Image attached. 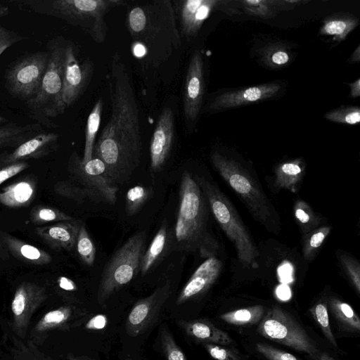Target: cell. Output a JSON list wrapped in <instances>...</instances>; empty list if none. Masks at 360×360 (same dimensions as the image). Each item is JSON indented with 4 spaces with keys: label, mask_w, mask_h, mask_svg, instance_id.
<instances>
[{
    "label": "cell",
    "mask_w": 360,
    "mask_h": 360,
    "mask_svg": "<svg viewBox=\"0 0 360 360\" xmlns=\"http://www.w3.org/2000/svg\"><path fill=\"white\" fill-rule=\"evenodd\" d=\"M110 116L95 142L93 157L105 165L112 182L128 181L141 159L139 108L127 68L118 53L111 59L108 76Z\"/></svg>",
    "instance_id": "cell-1"
},
{
    "label": "cell",
    "mask_w": 360,
    "mask_h": 360,
    "mask_svg": "<svg viewBox=\"0 0 360 360\" xmlns=\"http://www.w3.org/2000/svg\"><path fill=\"white\" fill-rule=\"evenodd\" d=\"M126 26L134 56L153 65L167 60L181 46L174 8L169 0H153L130 7Z\"/></svg>",
    "instance_id": "cell-2"
},
{
    "label": "cell",
    "mask_w": 360,
    "mask_h": 360,
    "mask_svg": "<svg viewBox=\"0 0 360 360\" xmlns=\"http://www.w3.org/2000/svg\"><path fill=\"white\" fill-rule=\"evenodd\" d=\"M206 198L191 174L184 171L179 188V204L174 236L180 250L197 252L202 257H214L219 245L208 231Z\"/></svg>",
    "instance_id": "cell-3"
},
{
    "label": "cell",
    "mask_w": 360,
    "mask_h": 360,
    "mask_svg": "<svg viewBox=\"0 0 360 360\" xmlns=\"http://www.w3.org/2000/svg\"><path fill=\"white\" fill-rule=\"evenodd\" d=\"M68 169L71 180L58 182L55 191L78 203L86 200L114 205L117 186L109 178L105 165L97 158L84 163L76 152L71 155Z\"/></svg>",
    "instance_id": "cell-4"
},
{
    "label": "cell",
    "mask_w": 360,
    "mask_h": 360,
    "mask_svg": "<svg viewBox=\"0 0 360 360\" xmlns=\"http://www.w3.org/2000/svg\"><path fill=\"white\" fill-rule=\"evenodd\" d=\"M34 11L61 18L80 27L98 44L107 35L106 14L122 0H52L31 2Z\"/></svg>",
    "instance_id": "cell-5"
},
{
    "label": "cell",
    "mask_w": 360,
    "mask_h": 360,
    "mask_svg": "<svg viewBox=\"0 0 360 360\" xmlns=\"http://www.w3.org/2000/svg\"><path fill=\"white\" fill-rule=\"evenodd\" d=\"M194 179L202 191L217 221L234 245L240 262L245 266H253L258 252L232 203L210 181L198 176Z\"/></svg>",
    "instance_id": "cell-6"
},
{
    "label": "cell",
    "mask_w": 360,
    "mask_h": 360,
    "mask_svg": "<svg viewBox=\"0 0 360 360\" xmlns=\"http://www.w3.org/2000/svg\"><path fill=\"white\" fill-rule=\"evenodd\" d=\"M146 233H134L117 250L106 264L101 275L97 300L103 304L117 290L129 283L140 271L145 251Z\"/></svg>",
    "instance_id": "cell-7"
},
{
    "label": "cell",
    "mask_w": 360,
    "mask_h": 360,
    "mask_svg": "<svg viewBox=\"0 0 360 360\" xmlns=\"http://www.w3.org/2000/svg\"><path fill=\"white\" fill-rule=\"evenodd\" d=\"M214 167L221 178L243 200L252 214L268 223L271 217L269 201L250 174L237 162L214 152L211 155Z\"/></svg>",
    "instance_id": "cell-8"
},
{
    "label": "cell",
    "mask_w": 360,
    "mask_h": 360,
    "mask_svg": "<svg viewBox=\"0 0 360 360\" xmlns=\"http://www.w3.org/2000/svg\"><path fill=\"white\" fill-rule=\"evenodd\" d=\"M65 46L60 41L48 46L49 63L39 92L27 102L30 108L49 117L63 114L66 108L62 98Z\"/></svg>",
    "instance_id": "cell-9"
},
{
    "label": "cell",
    "mask_w": 360,
    "mask_h": 360,
    "mask_svg": "<svg viewBox=\"0 0 360 360\" xmlns=\"http://www.w3.org/2000/svg\"><path fill=\"white\" fill-rule=\"evenodd\" d=\"M263 337L309 355L316 353V347L304 328L292 316L279 307L269 309L257 328Z\"/></svg>",
    "instance_id": "cell-10"
},
{
    "label": "cell",
    "mask_w": 360,
    "mask_h": 360,
    "mask_svg": "<svg viewBox=\"0 0 360 360\" xmlns=\"http://www.w3.org/2000/svg\"><path fill=\"white\" fill-rule=\"evenodd\" d=\"M49 57V52H37L13 63L6 77L10 94L27 102L34 98L39 92Z\"/></svg>",
    "instance_id": "cell-11"
},
{
    "label": "cell",
    "mask_w": 360,
    "mask_h": 360,
    "mask_svg": "<svg viewBox=\"0 0 360 360\" xmlns=\"http://www.w3.org/2000/svg\"><path fill=\"white\" fill-rule=\"evenodd\" d=\"M93 70L92 61L86 60L80 65L72 45L66 44L62 92L65 108L72 105L82 95L91 78Z\"/></svg>",
    "instance_id": "cell-12"
},
{
    "label": "cell",
    "mask_w": 360,
    "mask_h": 360,
    "mask_svg": "<svg viewBox=\"0 0 360 360\" xmlns=\"http://www.w3.org/2000/svg\"><path fill=\"white\" fill-rule=\"evenodd\" d=\"M47 295L44 287L31 282L22 283L15 290L12 302L13 327L15 332L24 338L30 320Z\"/></svg>",
    "instance_id": "cell-13"
},
{
    "label": "cell",
    "mask_w": 360,
    "mask_h": 360,
    "mask_svg": "<svg viewBox=\"0 0 360 360\" xmlns=\"http://www.w3.org/2000/svg\"><path fill=\"white\" fill-rule=\"evenodd\" d=\"M204 94V65L201 53H193L187 68L183 93V110L186 123L198 117Z\"/></svg>",
    "instance_id": "cell-14"
},
{
    "label": "cell",
    "mask_w": 360,
    "mask_h": 360,
    "mask_svg": "<svg viewBox=\"0 0 360 360\" xmlns=\"http://www.w3.org/2000/svg\"><path fill=\"white\" fill-rule=\"evenodd\" d=\"M169 292L170 285L165 283L149 296L138 301L127 316V333L131 337L143 333L159 313Z\"/></svg>",
    "instance_id": "cell-15"
},
{
    "label": "cell",
    "mask_w": 360,
    "mask_h": 360,
    "mask_svg": "<svg viewBox=\"0 0 360 360\" xmlns=\"http://www.w3.org/2000/svg\"><path fill=\"white\" fill-rule=\"evenodd\" d=\"M174 138V117L172 110L165 108L157 122L150 144V168L153 172L162 169L167 160Z\"/></svg>",
    "instance_id": "cell-16"
},
{
    "label": "cell",
    "mask_w": 360,
    "mask_h": 360,
    "mask_svg": "<svg viewBox=\"0 0 360 360\" xmlns=\"http://www.w3.org/2000/svg\"><path fill=\"white\" fill-rule=\"evenodd\" d=\"M280 89L278 84L271 82L226 91L217 96L209 108L218 110L262 101L276 95Z\"/></svg>",
    "instance_id": "cell-17"
},
{
    "label": "cell",
    "mask_w": 360,
    "mask_h": 360,
    "mask_svg": "<svg viewBox=\"0 0 360 360\" xmlns=\"http://www.w3.org/2000/svg\"><path fill=\"white\" fill-rule=\"evenodd\" d=\"M58 134L39 133L25 141L10 153L0 155V168L13 163L38 159L47 155L58 146Z\"/></svg>",
    "instance_id": "cell-18"
},
{
    "label": "cell",
    "mask_w": 360,
    "mask_h": 360,
    "mask_svg": "<svg viewBox=\"0 0 360 360\" xmlns=\"http://www.w3.org/2000/svg\"><path fill=\"white\" fill-rule=\"evenodd\" d=\"M222 269L217 257L206 259L193 272L181 290L176 304H181L204 293L215 282Z\"/></svg>",
    "instance_id": "cell-19"
},
{
    "label": "cell",
    "mask_w": 360,
    "mask_h": 360,
    "mask_svg": "<svg viewBox=\"0 0 360 360\" xmlns=\"http://www.w3.org/2000/svg\"><path fill=\"white\" fill-rule=\"evenodd\" d=\"M219 2L217 0L179 1L176 7L182 35L195 36Z\"/></svg>",
    "instance_id": "cell-20"
},
{
    "label": "cell",
    "mask_w": 360,
    "mask_h": 360,
    "mask_svg": "<svg viewBox=\"0 0 360 360\" xmlns=\"http://www.w3.org/2000/svg\"><path fill=\"white\" fill-rule=\"evenodd\" d=\"M82 222L78 220L59 221L35 229L37 235L55 250L71 251L75 248Z\"/></svg>",
    "instance_id": "cell-21"
},
{
    "label": "cell",
    "mask_w": 360,
    "mask_h": 360,
    "mask_svg": "<svg viewBox=\"0 0 360 360\" xmlns=\"http://www.w3.org/2000/svg\"><path fill=\"white\" fill-rule=\"evenodd\" d=\"M181 325L189 336L206 343L227 345L233 341L226 332L206 320L181 321Z\"/></svg>",
    "instance_id": "cell-22"
},
{
    "label": "cell",
    "mask_w": 360,
    "mask_h": 360,
    "mask_svg": "<svg viewBox=\"0 0 360 360\" xmlns=\"http://www.w3.org/2000/svg\"><path fill=\"white\" fill-rule=\"evenodd\" d=\"M34 184L29 180H23L4 187L0 191V202L10 207L26 206L34 195Z\"/></svg>",
    "instance_id": "cell-23"
},
{
    "label": "cell",
    "mask_w": 360,
    "mask_h": 360,
    "mask_svg": "<svg viewBox=\"0 0 360 360\" xmlns=\"http://www.w3.org/2000/svg\"><path fill=\"white\" fill-rule=\"evenodd\" d=\"M304 173V164L301 159L282 162L275 171V184L278 188L295 192Z\"/></svg>",
    "instance_id": "cell-24"
},
{
    "label": "cell",
    "mask_w": 360,
    "mask_h": 360,
    "mask_svg": "<svg viewBox=\"0 0 360 360\" xmlns=\"http://www.w3.org/2000/svg\"><path fill=\"white\" fill-rule=\"evenodd\" d=\"M39 124L19 126L17 124H8L0 127V148L18 147L25 141L41 133Z\"/></svg>",
    "instance_id": "cell-25"
},
{
    "label": "cell",
    "mask_w": 360,
    "mask_h": 360,
    "mask_svg": "<svg viewBox=\"0 0 360 360\" xmlns=\"http://www.w3.org/2000/svg\"><path fill=\"white\" fill-rule=\"evenodd\" d=\"M4 240L11 252L25 262L41 265L49 264L52 260L48 252L13 236L5 235Z\"/></svg>",
    "instance_id": "cell-26"
},
{
    "label": "cell",
    "mask_w": 360,
    "mask_h": 360,
    "mask_svg": "<svg viewBox=\"0 0 360 360\" xmlns=\"http://www.w3.org/2000/svg\"><path fill=\"white\" fill-rule=\"evenodd\" d=\"M168 242V227L163 223L153 237L149 247L143 255L140 271L142 275L146 274L156 264L165 252Z\"/></svg>",
    "instance_id": "cell-27"
},
{
    "label": "cell",
    "mask_w": 360,
    "mask_h": 360,
    "mask_svg": "<svg viewBox=\"0 0 360 360\" xmlns=\"http://www.w3.org/2000/svg\"><path fill=\"white\" fill-rule=\"evenodd\" d=\"M103 100L100 98L94 104L86 121L85 129V143L82 161L85 163L92 159L96 136L101 120Z\"/></svg>",
    "instance_id": "cell-28"
},
{
    "label": "cell",
    "mask_w": 360,
    "mask_h": 360,
    "mask_svg": "<svg viewBox=\"0 0 360 360\" xmlns=\"http://www.w3.org/2000/svg\"><path fill=\"white\" fill-rule=\"evenodd\" d=\"M358 23V20L353 16H332L324 21L319 33L333 36L334 39L342 41L355 29Z\"/></svg>",
    "instance_id": "cell-29"
},
{
    "label": "cell",
    "mask_w": 360,
    "mask_h": 360,
    "mask_svg": "<svg viewBox=\"0 0 360 360\" xmlns=\"http://www.w3.org/2000/svg\"><path fill=\"white\" fill-rule=\"evenodd\" d=\"M73 315V309L68 306L60 307L50 311L37 322L34 331L40 334L50 330L62 328L71 319Z\"/></svg>",
    "instance_id": "cell-30"
},
{
    "label": "cell",
    "mask_w": 360,
    "mask_h": 360,
    "mask_svg": "<svg viewBox=\"0 0 360 360\" xmlns=\"http://www.w3.org/2000/svg\"><path fill=\"white\" fill-rule=\"evenodd\" d=\"M264 313V307L256 305L224 313L220 316V319L229 324L237 326L255 324L261 321Z\"/></svg>",
    "instance_id": "cell-31"
},
{
    "label": "cell",
    "mask_w": 360,
    "mask_h": 360,
    "mask_svg": "<svg viewBox=\"0 0 360 360\" xmlns=\"http://www.w3.org/2000/svg\"><path fill=\"white\" fill-rule=\"evenodd\" d=\"M75 248L84 264L87 266L94 264L96 258V247L83 224L79 228Z\"/></svg>",
    "instance_id": "cell-32"
},
{
    "label": "cell",
    "mask_w": 360,
    "mask_h": 360,
    "mask_svg": "<svg viewBox=\"0 0 360 360\" xmlns=\"http://www.w3.org/2000/svg\"><path fill=\"white\" fill-rule=\"evenodd\" d=\"M152 194L151 188L143 186L130 188L126 193L125 210L129 216L138 213Z\"/></svg>",
    "instance_id": "cell-33"
},
{
    "label": "cell",
    "mask_w": 360,
    "mask_h": 360,
    "mask_svg": "<svg viewBox=\"0 0 360 360\" xmlns=\"http://www.w3.org/2000/svg\"><path fill=\"white\" fill-rule=\"evenodd\" d=\"M330 306L335 317L342 324L352 330H360V319L349 304L333 298L330 300Z\"/></svg>",
    "instance_id": "cell-34"
},
{
    "label": "cell",
    "mask_w": 360,
    "mask_h": 360,
    "mask_svg": "<svg viewBox=\"0 0 360 360\" xmlns=\"http://www.w3.org/2000/svg\"><path fill=\"white\" fill-rule=\"evenodd\" d=\"M330 230V226H322L314 229L307 233L302 248L303 255L306 259L311 260L314 257Z\"/></svg>",
    "instance_id": "cell-35"
},
{
    "label": "cell",
    "mask_w": 360,
    "mask_h": 360,
    "mask_svg": "<svg viewBox=\"0 0 360 360\" xmlns=\"http://www.w3.org/2000/svg\"><path fill=\"white\" fill-rule=\"evenodd\" d=\"M30 219L34 224L59 222L72 220L73 218L65 212L46 206H37L30 212Z\"/></svg>",
    "instance_id": "cell-36"
},
{
    "label": "cell",
    "mask_w": 360,
    "mask_h": 360,
    "mask_svg": "<svg viewBox=\"0 0 360 360\" xmlns=\"http://www.w3.org/2000/svg\"><path fill=\"white\" fill-rule=\"evenodd\" d=\"M295 217L304 233L314 229L319 219L310 206L302 200H297L294 207Z\"/></svg>",
    "instance_id": "cell-37"
},
{
    "label": "cell",
    "mask_w": 360,
    "mask_h": 360,
    "mask_svg": "<svg viewBox=\"0 0 360 360\" xmlns=\"http://www.w3.org/2000/svg\"><path fill=\"white\" fill-rule=\"evenodd\" d=\"M325 118L334 122L356 124L360 122V109L357 106L340 107L326 113Z\"/></svg>",
    "instance_id": "cell-38"
},
{
    "label": "cell",
    "mask_w": 360,
    "mask_h": 360,
    "mask_svg": "<svg viewBox=\"0 0 360 360\" xmlns=\"http://www.w3.org/2000/svg\"><path fill=\"white\" fill-rule=\"evenodd\" d=\"M310 312L327 339L333 346L337 347L335 337L330 328L326 306L323 303L319 302L310 309Z\"/></svg>",
    "instance_id": "cell-39"
},
{
    "label": "cell",
    "mask_w": 360,
    "mask_h": 360,
    "mask_svg": "<svg viewBox=\"0 0 360 360\" xmlns=\"http://www.w3.org/2000/svg\"><path fill=\"white\" fill-rule=\"evenodd\" d=\"M161 343L167 360H187L184 353L165 326H163L161 330Z\"/></svg>",
    "instance_id": "cell-40"
},
{
    "label": "cell",
    "mask_w": 360,
    "mask_h": 360,
    "mask_svg": "<svg viewBox=\"0 0 360 360\" xmlns=\"http://www.w3.org/2000/svg\"><path fill=\"white\" fill-rule=\"evenodd\" d=\"M9 8L6 5L0 4V56L8 47L22 39L13 31H10L1 25V19L8 13Z\"/></svg>",
    "instance_id": "cell-41"
},
{
    "label": "cell",
    "mask_w": 360,
    "mask_h": 360,
    "mask_svg": "<svg viewBox=\"0 0 360 360\" xmlns=\"http://www.w3.org/2000/svg\"><path fill=\"white\" fill-rule=\"evenodd\" d=\"M340 263L342 264L345 272L349 277L352 284L354 285L358 293L360 292V266L359 262L351 256L342 255L340 257Z\"/></svg>",
    "instance_id": "cell-42"
},
{
    "label": "cell",
    "mask_w": 360,
    "mask_h": 360,
    "mask_svg": "<svg viewBox=\"0 0 360 360\" xmlns=\"http://www.w3.org/2000/svg\"><path fill=\"white\" fill-rule=\"evenodd\" d=\"M245 11L250 14L260 18H269L272 10L270 4L266 0H245L242 1Z\"/></svg>",
    "instance_id": "cell-43"
},
{
    "label": "cell",
    "mask_w": 360,
    "mask_h": 360,
    "mask_svg": "<svg viewBox=\"0 0 360 360\" xmlns=\"http://www.w3.org/2000/svg\"><path fill=\"white\" fill-rule=\"evenodd\" d=\"M256 349L269 360H300L288 352L263 343L257 344Z\"/></svg>",
    "instance_id": "cell-44"
},
{
    "label": "cell",
    "mask_w": 360,
    "mask_h": 360,
    "mask_svg": "<svg viewBox=\"0 0 360 360\" xmlns=\"http://www.w3.org/2000/svg\"><path fill=\"white\" fill-rule=\"evenodd\" d=\"M205 347L209 354L216 360H239L240 358L233 350L216 344L206 343Z\"/></svg>",
    "instance_id": "cell-45"
},
{
    "label": "cell",
    "mask_w": 360,
    "mask_h": 360,
    "mask_svg": "<svg viewBox=\"0 0 360 360\" xmlns=\"http://www.w3.org/2000/svg\"><path fill=\"white\" fill-rule=\"evenodd\" d=\"M29 167L27 162L13 163L0 168V184L15 176Z\"/></svg>",
    "instance_id": "cell-46"
},
{
    "label": "cell",
    "mask_w": 360,
    "mask_h": 360,
    "mask_svg": "<svg viewBox=\"0 0 360 360\" xmlns=\"http://www.w3.org/2000/svg\"><path fill=\"white\" fill-rule=\"evenodd\" d=\"M267 60L274 66H282L286 65L290 60L289 54L284 50L275 49L271 53H268Z\"/></svg>",
    "instance_id": "cell-47"
},
{
    "label": "cell",
    "mask_w": 360,
    "mask_h": 360,
    "mask_svg": "<svg viewBox=\"0 0 360 360\" xmlns=\"http://www.w3.org/2000/svg\"><path fill=\"white\" fill-rule=\"evenodd\" d=\"M277 271L282 284H288L293 281V266L289 262L284 261L282 262Z\"/></svg>",
    "instance_id": "cell-48"
},
{
    "label": "cell",
    "mask_w": 360,
    "mask_h": 360,
    "mask_svg": "<svg viewBox=\"0 0 360 360\" xmlns=\"http://www.w3.org/2000/svg\"><path fill=\"white\" fill-rule=\"evenodd\" d=\"M107 317L103 314H97L92 317L86 323V328L89 330H101L106 326Z\"/></svg>",
    "instance_id": "cell-49"
},
{
    "label": "cell",
    "mask_w": 360,
    "mask_h": 360,
    "mask_svg": "<svg viewBox=\"0 0 360 360\" xmlns=\"http://www.w3.org/2000/svg\"><path fill=\"white\" fill-rule=\"evenodd\" d=\"M276 296L283 301H286L291 297V291L287 284L279 285L276 290Z\"/></svg>",
    "instance_id": "cell-50"
},
{
    "label": "cell",
    "mask_w": 360,
    "mask_h": 360,
    "mask_svg": "<svg viewBox=\"0 0 360 360\" xmlns=\"http://www.w3.org/2000/svg\"><path fill=\"white\" fill-rule=\"evenodd\" d=\"M58 283L60 288L65 290L72 291L77 289L76 284L71 279L65 276L59 277Z\"/></svg>",
    "instance_id": "cell-51"
},
{
    "label": "cell",
    "mask_w": 360,
    "mask_h": 360,
    "mask_svg": "<svg viewBox=\"0 0 360 360\" xmlns=\"http://www.w3.org/2000/svg\"><path fill=\"white\" fill-rule=\"evenodd\" d=\"M350 96L352 98H357L360 96V79H357L355 82L349 83Z\"/></svg>",
    "instance_id": "cell-52"
},
{
    "label": "cell",
    "mask_w": 360,
    "mask_h": 360,
    "mask_svg": "<svg viewBox=\"0 0 360 360\" xmlns=\"http://www.w3.org/2000/svg\"><path fill=\"white\" fill-rule=\"evenodd\" d=\"M349 63H359L360 61V46L359 45L356 49L352 53L349 59Z\"/></svg>",
    "instance_id": "cell-53"
},
{
    "label": "cell",
    "mask_w": 360,
    "mask_h": 360,
    "mask_svg": "<svg viewBox=\"0 0 360 360\" xmlns=\"http://www.w3.org/2000/svg\"><path fill=\"white\" fill-rule=\"evenodd\" d=\"M320 360H334V359L330 356L328 354L323 353L321 356Z\"/></svg>",
    "instance_id": "cell-54"
},
{
    "label": "cell",
    "mask_w": 360,
    "mask_h": 360,
    "mask_svg": "<svg viewBox=\"0 0 360 360\" xmlns=\"http://www.w3.org/2000/svg\"><path fill=\"white\" fill-rule=\"evenodd\" d=\"M70 360H92L88 358L70 356Z\"/></svg>",
    "instance_id": "cell-55"
},
{
    "label": "cell",
    "mask_w": 360,
    "mask_h": 360,
    "mask_svg": "<svg viewBox=\"0 0 360 360\" xmlns=\"http://www.w3.org/2000/svg\"><path fill=\"white\" fill-rule=\"evenodd\" d=\"M6 122V119H5L4 117L0 116V123Z\"/></svg>",
    "instance_id": "cell-56"
},
{
    "label": "cell",
    "mask_w": 360,
    "mask_h": 360,
    "mask_svg": "<svg viewBox=\"0 0 360 360\" xmlns=\"http://www.w3.org/2000/svg\"><path fill=\"white\" fill-rule=\"evenodd\" d=\"M126 360H131V359H126Z\"/></svg>",
    "instance_id": "cell-57"
}]
</instances>
